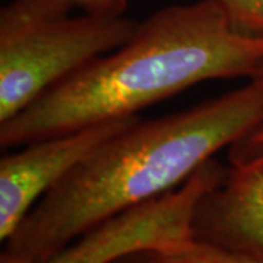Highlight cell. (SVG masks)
<instances>
[{
    "instance_id": "30bf717a",
    "label": "cell",
    "mask_w": 263,
    "mask_h": 263,
    "mask_svg": "<svg viewBox=\"0 0 263 263\" xmlns=\"http://www.w3.org/2000/svg\"><path fill=\"white\" fill-rule=\"evenodd\" d=\"M78 9L92 13H126L127 0H73Z\"/></svg>"
},
{
    "instance_id": "52a82bcc",
    "label": "cell",
    "mask_w": 263,
    "mask_h": 263,
    "mask_svg": "<svg viewBox=\"0 0 263 263\" xmlns=\"http://www.w3.org/2000/svg\"><path fill=\"white\" fill-rule=\"evenodd\" d=\"M143 263H263V254L235 252L215 245L190 240L165 250L142 252Z\"/></svg>"
},
{
    "instance_id": "5b68a950",
    "label": "cell",
    "mask_w": 263,
    "mask_h": 263,
    "mask_svg": "<svg viewBox=\"0 0 263 263\" xmlns=\"http://www.w3.org/2000/svg\"><path fill=\"white\" fill-rule=\"evenodd\" d=\"M139 116L100 123L21 146L0 160V240L6 241L41 197Z\"/></svg>"
},
{
    "instance_id": "6da1fadb",
    "label": "cell",
    "mask_w": 263,
    "mask_h": 263,
    "mask_svg": "<svg viewBox=\"0 0 263 263\" xmlns=\"http://www.w3.org/2000/svg\"><path fill=\"white\" fill-rule=\"evenodd\" d=\"M262 124L263 75L184 111L138 120L41 197L2 253L44 262L105 219L180 187Z\"/></svg>"
},
{
    "instance_id": "8fae6325",
    "label": "cell",
    "mask_w": 263,
    "mask_h": 263,
    "mask_svg": "<svg viewBox=\"0 0 263 263\" xmlns=\"http://www.w3.org/2000/svg\"><path fill=\"white\" fill-rule=\"evenodd\" d=\"M110 263H143L142 262V252L123 256V257H119V259H116V260H113V262Z\"/></svg>"
},
{
    "instance_id": "8992f818",
    "label": "cell",
    "mask_w": 263,
    "mask_h": 263,
    "mask_svg": "<svg viewBox=\"0 0 263 263\" xmlns=\"http://www.w3.org/2000/svg\"><path fill=\"white\" fill-rule=\"evenodd\" d=\"M193 238L263 254V152L230 160L222 179L197 202Z\"/></svg>"
},
{
    "instance_id": "3957f363",
    "label": "cell",
    "mask_w": 263,
    "mask_h": 263,
    "mask_svg": "<svg viewBox=\"0 0 263 263\" xmlns=\"http://www.w3.org/2000/svg\"><path fill=\"white\" fill-rule=\"evenodd\" d=\"M73 0H10L0 9V123L123 46L138 22L84 12Z\"/></svg>"
},
{
    "instance_id": "9c48e42d",
    "label": "cell",
    "mask_w": 263,
    "mask_h": 263,
    "mask_svg": "<svg viewBox=\"0 0 263 263\" xmlns=\"http://www.w3.org/2000/svg\"><path fill=\"white\" fill-rule=\"evenodd\" d=\"M263 152V124L259 126L250 135H247L245 139L238 141L230 148V160L245 158L256 154Z\"/></svg>"
},
{
    "instance_id": "7a4b0ae2",
    "label": "cell",
    "mask_w": 263,
    "mask_h": 263,
    "mask_svg": "<svg viewBox=\"0 0 263 263\" xmlns=\"http://www.w3.org/2000/svg\"><path fill=\"white\" fill-rule=\"evenodd\" d=\"M263 75V37L235 31L212 0L171 5L138 22L123 46L0 123V146L139 116L152 104L215 79Z\"/></svg>"
},
{
    "instance_id": "277c9868",
    "label": "cell",
    "mask_w": 263,
    "mask_h": 263,
    "mask_svg": "<svg viewBox=\"0 0 263 263\" xmlns=\"http://www.w3.org/2000/svg\"><path fill=\"white\" fill-rule=\"evenodd\" d=\"M221 176V165L209 161L180 187L105 219L38 263H110L127 254L165 250L190 241L197 202ZM0 263L34 262L2 253Z\"/></svg>"
},
{
    "instance_id": "ba28073f",
    "label": "cell",
    "mask_w": 263,
    "mask_h": 263,
    "mask_svg": "<svg viewBox=\"0 0 263 263\" xmlns=\"http://www.w3.org/2000/svg\"><path fill=\"white\" fill-rule=\"evenodd\" d=\"M222 9L231 27L246 35L263 37V0H212Z\"/></svg>"
}]
</instances>
